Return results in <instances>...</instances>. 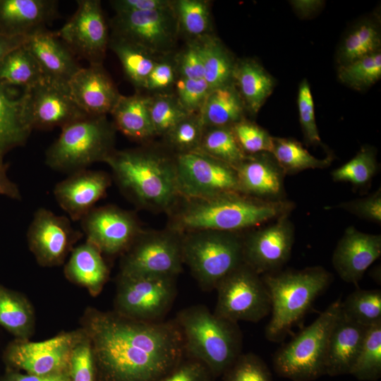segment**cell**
<instances>
[{"label": "cell", "mask_w": 381, "mask_h": 381, "mask_svg": "<svg viewBox=\"0 0 381 381\" xmlns=\"http://www.w3.org/2000/svg\"><path fill=\"white\" fill-rule=\"evenodd\" d=\"M111 4L116 13H123L167 8L174 3L167 0H115Z\"/></svg>", "instance_id": "obj_54"}, {"label": "cell", "mask_w": 381, "mask_h": 381, "mask_svg": "<svg viewBox=\"0 0 381 381\" xmlns=\"http://www.w3.org/2000/svg\"><path fill=\"white\" fill-rule=\"evenodd\" d=\"M24 90L0 83V162L12 149L25 145L31 132L25 113Z\"/></svg>", "instance_id": "obj_27"}, {"label": "cell", "mask_w": 381, "mask_h": 381, "mask_svg": "<svg viewBox=\"0 0 381 381\" xmlns=\"http://www.w3.org/2000/svg\"><path fill=\"white\" fill-rule=\"evenodd\" d=\"M56 32L75 56L102 64L110 36L100 1L78 0L73 15Z\"/></svg>", "instance_id": "obj_15"}, {"label": "cell", "mask_w": 381, "mask_h": 381, "mask_svg": "<svg viewBox=\"0 0 381 381\" xmlns=\"http://www.w3.org/2000/svg\"><path fill=\"white\" fill-rule=\"evenodd\" d=\"M297 103L299 121L306 141L314 145L320 144L321 139L316 124L313 98L306 79H303L299 85Z\"/></svg>", "instance_id": "obj_49"}, {"label": "cell", "mask_w": 381, "mask_h": 381, "mask_svg": "<svg viewBox=\"0 0 381 381\" xmlns=\"http://www.w3.org/2000/svg\"><path fill=\"white\" fill-rule=\"evenodd\" d=\"M362 381L381 377V322L368 327L363 346L350 372Z\"/></svg>", "instance_id": "obj_40"}, {"label": "cell", "mask_w": 381, "mask_h": 381, "mask_svg": "<svg viewBox=\"0 0 381 381\" xmlns=\"http://www.w3.org/2000/svg\"><path fill=\"white\" fill-rule=\"evenodd\" d=\"M96 381H157L185 356L174 320L145 322L115 311L87 310Z\"/></svg>", "instance_id": "obj_1"}, {"label": "cell", "mask_w": 381, "mask_h": 381, "mask_svg": "<svg viewBox=\"0 0 381 381\" xmlns=\"http://www.w3.org/2000/svg\"><path fill=\"white\" fill-rule=\"evenodd\" d=\"M179 26L188 35L201 38L206 36L210 27V13L207 1L179 0L174 4Z\"/></svg>", "instance_id": "obj_44"}, {"label": "cell", "mask_w": 381, "mask_h": 381, "mask_svg": "<svg viewBox=\"0 0 381 381\" xmlns=\"http://www.w3.org/2000/svg\"><path fill=\"white\" fill-rule=\"evenodd\" d=\"M204 127L198 114H190L176 125L165 136L178 154L198 150Z\"/></svg>", "instance_id": "obj_45"}, {"label": "cell", "mask_w": 381, "mask_h": 381, "mask_svg": "<svg viewBox=\"0 0 381 381\" xmlns=\"http://www.w3.org/2000/svg\"><path fill=\"white\" fill-rule=\"evenodd\" d=\"M207 368L201 362L187 356L183 358L157 381H212Z\"/></svg>", "instance_id": "obj_51"}, {"label": "cell", "mask_w": 381, "mask_h": 381, "mask_svg": "<svg viewBox=\"0 0 381 381\" xmlns=\"http://www.w3.org/2000/svg\"><path fill=\"white\" fill-rule=\"evenodd\" d=\"M64 272L71 281L99 294L109 277V269L102 253L90 242L73 248Z\"/></svg>", "instance_id": "obj_28"}, {"label": "cell", "mask_w": 381, "mask_h": 381, "mask_svg": "<svg viewBox=\"0 0 381 381\" xmlns=\"http://www.w3.org/2000/svg\"><path fill=\"white\" fill-rule=\"evenodd\" d=\"M231 127L246 155L271 152L272 136L261 126L243 118Z\"/></svg>", "instance_id": "obj_46"}, {"label": "cell", "mask_w": 381, "mask_h": 381, "mask_svg": "<svg viewBox=\"0 0 381 381\" xmlns=\"http://www.w3.org/2000/svg\"><path fill=\"white\" fill-rule=\"evenodd\" d=\"M381 78V52L358 59L339 66L338 78L347 86L357 90L368 88Z\"/></svg>", "instance_id": "obj_42"}, {"label": "cell", "mask_w": 381, "mask_h": 381, "mask_svg": "<svg viewBox=\"0 0 381 381\" xmlns=\"http://www.w3.org/2000/svg\"><path fill=\"white\" fill-rule=\"evenodd\" d=\"M181 234L142 231L121 255L119 274L128 277H174L183 270Z\"/></svg>", "instance_id": "obj_9"}, {"label": "cell", "mask_w": 381, "mask_h": 381, "mask_svg": "<svg viewBox=\"0 0 381 381\" xmlns=\"http://www.w3.org/2000/svg\"><path fill=\"white\" fill-rule=\"evenodd\" d=\"M34 312L19 293L0 284V326L18 339H28L33 332Z\"/></svg>", "instance_id": "obj_33"}, {"label": "cell", "mask_w": 381, "mask_h": 381, "mask_svg": "<svg viewBox=\"0 0 381 381\" xmlns=\"http://www.w3.org/2000/svg\"><path fill=\"white\" fill-rule=\"evenodd\" d=\"M8 168V163L4 162H0V195L20 200L21 194L19 188L8 176L7 171Z\"/></svg>", "instance_id": "obj_57"}, {"label": "cell", "mask_w": 381, "mask_h": 381, "mask_svg": "<svg viewBox=\"0 0 381 381\" xmlns=\"http://www.w3.org/2000/svg\"><path fill=\"white\" fill-rule=\"evenodd\" d=\"M340 314L357 324L370 327L381 322V291L358 289L341 302Z\"/></svg>", "instance_id": "obj_39"}, {"label": "cell", "mask_w": 381, "mask_h": 381, "mask_svg": "<svg viewBox=\"0 0 381 381\" xmlns=\"http://www.w3.org/2000/svg\"><path fill=\"white\" fill-rule=\"evenodd\" d=\"M28 37H8L0 35V61L11 51L23 45Z\"/></svg>", "instance_id": "obj_58"}, {"label": "cell", "mask_w": 381, "mask_h": 381, "mask_svg": "<svg viewBox=\"0 0 381 381\" xmlns=\"http://www.w3.org/2000/svg\"><path fill=\"white\" fill-rule=\"evenodd\" d=\"M269 292L272 316L265 335L279 342L291 332L332 282V275L321 266L262 274Z\"/></svg>", "instance_id": "obj_5"}, {"label": "cell", "mask_w": 381, "mask_h": 381, "mask_svg": "<svg viewBox=\"0 0 381 381\" xmlns=\"http://www.w3.org/2000/svg\"><path fill=\"white\" fill-rule=\"evenodd\" d=\"M116 129L127 137L145 140L155 134L148 110V97L138 94L121 95L111 112Z\"/></svg>", "instance_id": "obj_31"}, {"label": "cell", "mask_w": 381, "mask_h": 381, "mask_svg": "<svg viewBox=\"0 0 381 381\" xmlns=\"http://www.w3.org/2000/svg\"><path fill=\"white\" fill-rule=\"evenodd\" d=\"M181 235L183 265L204 291L215 289L222 279L243 263L241 233L204 230Z\"/></svg>", "instance_id": "obj_7"}, {"label": "cell", "mask_w": 381, "mask_h": 381, "mask_svg": "<svg viewBox=\"0 0 381 381\" xmlns=\"http://www.w3.org/2000/svg\"><path fill=\"white\" fill-rule=\"evenodd\" d=\"M44 78L41 69L24 44L7 54L0 61V83L28 88Z\"/></svg>", "instance_id": "obj_35"}, {"label": "cell", "mask_w": 381, "mask_h": 381, "mask_svg": "<svg viewBox=\"0 0 381 381\" xmlns=\"http://www.w3.org/2000/svg\"><path fill=\"white\" fill-rule=\"evenodd\" d=\"M368 327L353 322L340 314L329 336L325 375L349 374L363 346Z\"/></svg>", "instance_id": "obj_26"}, {"label": "cell", "mask_w": 381, "mask_h": 381, "mask_svg": "<svg viewBox=\"0 0 381 381\" xmlns=\"http://www.w3.org/2000/svg\"><path fill=\"white\" fill-rule=\"evenodd\" d=\"M195 42L203 63L204 79L211 90L233 83L236 62L222 43L207 36Z\"/></svg>", "instance_id": "obj_32"}, {"label": "cell", "mask_w": 381, "mask_h": 381, "mask_svg": "<svg viewBox=\"0 0 381 381\" xmlns=\"http://www.w3.org/2000/svg\"><path fill=\"white\" fill-rule=\"evenodd\" d=\"M176 277L119 275L114 311L145 322L163 320L177 294Z\"/></svg>", "instance_id": "obj_11"}, {"label": "cell", "mask_w": 381, "mask_h": 381, "mask_svg": "<svg viewBox=\"0 0 381 381\" xmlns=\"http://www.w3.org/2000/svg\"><path fill=\"white\" fill-rule=\"evenodd\" d=\"M222 375L223 381H273L265 363L253 353H241Z\"/></svg>", "instance_id": "obj_47"}, {"label": "cell", "mask_w": 381, "mask_h": 381, "mask_svg": "<svg viewBox=\"0 0 381 381\" xmlns=\"http://www.w3.org/2000/svg\"><path fill=\"white\" fill-rule=\"evenodd\" d=\"M381 255V236L348 227L333 252L332 266L341 279L358 285L367 269Z\"/></svg>", "instance_id": "obj_21"}, {"label": "cell", "mask_w": 381, "mask_h": 381, "mask_svg": "<svg viewBox=\"0 0 381 381\" xmlns=\"http://www.w3.org/2000/svg\"><path fill=\"white\" fill-rule=\"evenodd\" d=\"M174 320L182 335L185 354L203 363L213 377L223 375L241 353L243 337L238 323L204 305L181 310Z\"/></svg>", "instance_id": "obj_4"}, {"label": "cell", "mask_w": 381, "mask_h": 381, "mask_svg": "<svg viewBox=\"0 0 381 381\" xmlns=\"http://www.w3.org/2000/svg\"><path fill=\"white\" fill-rule=\"evenodd\" d=\"M246 109L234 83L212 90L198 113L204 128L231 126L243 119Z\"/></svg>", "instance_id": "obj_30"}, {"label": "cell", "mask_w": 381, "mask_h": 381, "mask_svg": "<svg viewBox=\"0 0 381 381\" xmlns=\"http://www.w3.org/2000/svg\"><path fill=\"white\" fill-rule=\"evenodd\" d=\"M210 91L204 78L195 80L181 77L176 81L177 99L190 114L199 113Z\"/></svg>", "instance_id": "obj_50"}, {"label": "cell", "mask_w": 381, "mask_h": 381, "mask_svg": "<svg viewBox=\"0 0 381 381\" xmlns=\"http://www.w3.org/2000/svg\"><path fill=\"white\" fill-rule=\"evenodd\" d=\"M4 381H69L68 375L58 374L52 375H37L28 373H22L18 370H9Z\"/></svg>", "instance_id": "obj_56"}, {"label": "cell", "mask_w": 381, "mask_h": 381, "mask_svg": "<svg viewBox=\"0 0 381 381\" xmlns=\"http://www.w3.org/2000/svg\"><path fill=\"white\" fill-rule=\"evenodd\" d=\"M82 335L83 330H79L41 341L17 339L6 349L5 361L12 370L28 374H68L72 351Z\"/></svg>", "instance_id": "obj_13"}, {"label": "cell", "mask_w": 381, "mask_h": 381, "mask_svg": "<svg viewBox=\"0 0 381 381\" xmlns=\"http://www.w3.org/2000/svg\"><path fill=\"white\" fill-rule=\"evenodd\" d=\"M105 162L122 193L140 208L169 212L181 198L174 159L133 149L114 150Z\"/></svg>", "instance_id": "obj_3"}, {"label": "cell", "mask_w": 381, "mask_h": 381, "mask_svg": "<svg viewBox=\"0 0 381 381\" xmlns=\"http://www.w3.org/2000/svg\"><path fill=\"white\" fill-rule=\"evenodd\" d=\"M23 90L25 117L32 130L61 128L87 116L73 99L68 85L44 78Z\"/></svg>", "instance_id": "obj_16"}, {"label": "cell", "mask_w": 381, "mask_h": 381, "mask_svg": "<svg viewBox=\"0 0 381 381\" xmlns=\"http://www.w3.org/2000/svg\"><path fill=\"white\" fill-rule=\"evenodd\" d=\"M148 110L155 135H166L176 125L190 115L177 98L169 95L148 97Z\"/></svg>", "instance_id": "obj_43"}, {"label": "cell", "mask_w": 381, "mask_h": 381, "mask_svg": "<svg viewBox=\"0 0 381 381\" xmlns=\"http://www.w3.org/2000/svg\"><path fill=\"white\" fill-rule=\"evenodd\" d=\"M110 185L105 171L86 169L68 174L55 186L53 193L70 219L80 221L106 195Z\"/></svg>", "instance_id": "obj_20"}, {"label": "cell", "mask_w": 381, "mask_h": 381, "mask_svg": "<svg viewBox=\"0 0 381 381\" xmlns=\"http://www.w3.org/2000/svg\"><path fill=\"white\" fill-rule=\"evenodd\" d=\"M174 78V68L169 63L157 62L146 80L144 88L151 90L167 88L173 83Z\"/></svg>", "instance_id": "obj_55"}, {"label": "cell", "mask_w": 381, "mask_h": 381, "mask_svg": "<svg viewBox=\"0 0 381 381\" xmlns=\"http://www.w3.org/2000/svg\"><path fill=\"white\" fill-rule=\"evenodd\" d=\"M198 150L233 167L247 155L238 145L231 126L205 128Z\"/></svg>", "instance_id": "obj_38"}, {"label": "cell", "mask_w": 381, "mask_h": 381, "mask_svg": "<svg viewBox=\"0 0 381 381\" xmlns=\"http://www.w3.org/2000/svg\"><path fill=\"white\" fill-rule=\"evenodd\" d=\"M68 375L69 381H96L92 347L83 330L82 337L72 351Z\"/></svg>", "instance_id": "obj_48"}, {"label": "cell", "mask_w": 381, "mask_h": 381, "mask_svg": "<svg viewBox=\"0 0 381 381\" xmlns=\"http://www.w3.org/2000/svg\"><path fill=\"white\" fill-rule=\"evenodd\" d=\"M234 169L241 193L265 200H281L285 174L270 152L246 155Z\"/></svg>", "instance_id": "obj_24"}, {"label": "cell", "mask_w": 381, "mask_h": 381, "mask_svg": "<svg viewBox=\"0 0 381 381\" xmlns=\"http://www.w3.org/2000/svg\"><path fill=\"white\" fill-rule=\"evenodd\" d=\"M109 47L119 58L130 81L135 87L144 88L146 80L157 63L151 54L133 44L112 36Z\"/></svg>", "instance_id": "obj_37"}, {"label": "cell", "mask_w": 381, "mask_h": 381, "mask_svg": "<svg viewBox=\"0 0 381 381\" xmlns=\"http://www.w3.org/2000/svg\"><path fill=\"white\" fill-rule=\"evenodd\" d=\"M294 226L287 215L243 236V262L260 274L275 272L289 260Z\"/></svg>", "instance_id": "obj_18"}, {"label": "cell", "mask_w": 381, "mask_h": 381, "mask_svg": "<svg viewBox=\"0 0 381 381\" xmlns=\"http://www.w3.org/2000/svg\"><path fill=\"white\" fill-rule=\"evenodd\" d=\"M68 86L74 102L90 116L111 114L121 95L102 64L82 67Z\"/></svg>", "instance_id": "obj_22"}, {"label": "cell", "mask_w": 381, "mask_h": 381, "mask_svg": "<svg viewBox=\"0 0 381 381\" xmlns=\"http://www.w3.org/2000/svg\"><path fill=\"white\" fill-rule=\"evenodd\" d=\"M24 45L37 62L44 78L68 85L82 68L56 31L42 28L28 36Z\"/></svg>", "instance_id": "obj_23"}, {"label": "cell", "mask_w": 381, "mask_h": 381, "mask_svg": "<svg viewBox=\"0 0 381 381\" xmlns=\"http://www.w3.org/2000/svg\"><path fill=\"white\" fill-rule=\"evenodd\" d=\"M214 313L238 323L258 322L271 312L269 292L261 276L244 262L217 285Z\"/></svg>", "instance_id": "obj_10"}, {"label": "cell", "mask_w": 381, "mask_h": 381, "mask_svg": "<svg viewBox=\"0 0 381 381\" xmlns=\"http://www.w3.org/2000/svg\"><path fill=\"white\" fill-rule=\"evenodd\" d=\"M110 25L112 37L133 44L150 54L168 52L179 27L174 5L163 9L116 13Z\"/></svg>", "instance_id": "obj_14"}, {"label": "cell", "mask_w": 381, "mask_h": 381, "mask_svg": "<svg viewBox=\"0 0 381 381\" xmlns=\"http://www.w3.org/2000/svg\"><path fill=\"white\" fill-rule=\"evenodd\" d=\"M174 162L181 198H207L241 192L234 167L200 150L178 154Z\"/></svg>", "instance_id": "obj_12"}, {"label": "cell", "mask_w": 381, "mask_h": 381, "mask_svg": "<svg viewBox=\"0 0 381 381\" xmlns=\"http://www.w3.org/2000/svg\"><path fill=\"white\" fill-rule=\"evenodd\" d=\"M83 233L75 229L71 219L49 210L39 208L28 227L29 248L42 266L61 264Z\"/></svg>", "instance_id": "obj_19"}, {"label": "cell", "mask_w": 381, "mask_h": 381, "mask_svg": "<svg viewBox=\"0 0 381 381\" xmlns=\"http://www.w3.org/2000/svg\"><path fill=\"white\" fill-rule=\"evenodd\" d=\"M291 2L297 13L303 17L310 16L315 13L322 4L321 1H293Z\"/></svg>", "instance_id": "obj_59"}, {"label": "cell", "mask_w": 381, "mask_h": 381, "mask_svg": "<svg viewBox=\"0 0 381 381\" xmlns=\"http://www.w3.org/2000/svg\"><path fill=\"white\" fill-rule=\"evenodd\" d=\"M341 302L338 298L332 303L313 323L275 352L276 373L291 381H313L325 375L328 338Z\"/></svg>", "instance_id": "obj_8"}, {"label": "cell", "mask_w": 381, "mask_h": 381, "mask_svg": "<svg viewBox=\"0 0 381 381\" xmlns=\"http://www.w3.org/2000/svg\"><path fill=\"white\" fill-rule=\"evenodd\" d=\"M337 207L356 217L377 224L381 223V190L362 198L343 202Z\"/></svg>", "instance_id": "obj_52"}, {"label": "cell", "mask_w": 381, "mask_h": 381, "mask_svg": "<svg viewBox=\"0 0 381 381\" xmlns=\"http://www.w3.org/2000/svg\"><path fill=\"white\" fill-rule=\"evenodd\" d=\"M377 169L375 150L363 146L357 154L346 163L332 172L334 181L349 182L355 187L368 185Z\"/></svg>", "instance_id": "obj_41"}, {"label": "cell", "mask_w": 381, "mask_h": 381, "mask_svg": "<svg viewBox=\"0 0 381 381\" xmlns=\"http://www.w3.org/2000/svg\"><path fill=\"white\" fill-rule=\"evenodd\" d=\"M61 129L45 154V163L53 170L71 174L105 162L115 150L116 129L106 116H87Z\"/></svg>", "instance_id": "obj_6"}, {"label": "cell", "mask_w": 381, "mask_h": 381, "mask_svg": "<svg viewBox=\"0 0 381 381\" xmlns=\"http://www.w3.org/2000/svg\"><path fill=\"white\" fill-rule=\"evenodd\" d=\"M55 0H0V35L28 37L58 17Z\"/></svg>", "instance_id": "obj_25"}, {"label": "cell", "mask_w": 381, "mask_h": 381, "mask_svg": "<svg viewBox=\"0 0 381 381\" xmlns=\"http://www.w3.org/2000/svg\"><path fill=\"white\" fill-rule=\"evenodd\" d=\"M293 208L294 203L288 200H265L241 192L181 198L169 212L168 229L179 234L204 230L241 233L287 215Z\"/></svg>", "instance_id": "obj_2"}, {"label": "cell", "mask_w": 381, "mask_h": 381, "mask_svg": "<svg viewBox=\"0 0 381 381\" xmlns=\"http://www.w3.org/2000/svg\"><path fill=\"white\" fill-rule=\"evenodd\" d=\"M270 153L285 174H292L309 169H323L332 159H319L311 155L303 145L293 138L273 137Z\"/></svg>", "instance_id": "obj_36"}, {"label": "cell", "mask_w": 381, "mask_h": 381, "mask_svg": "<svg viewBox=\"0 0 381 381\" xmlns=\"http://www.w3.org/2000/svg\"><path fill=\"white\" fill-rule=\"evenodd\" d=\"M176 65L181 78L195 80L204 78L203 63L196 42L190 43L180 53Z\"/></svg>", "instance_id": "obj_53"}, {"label": "cell", "mask_w": 381, "mask_h": 381, "mask_svg": "<svg viewBox=\"0 0 381 381\" xmlns=\"http://www.w3.org/2000/svg\"><path fill=\"white\" fill-rule=\"evenodd\" d=\"M234 83L246 109L257 114L275 85L272 76L256 61L246 59L236 63Z\"/></svg>", "instance_id": "obj_29"}, {"label": "cell", "mask_w": 381, "mask_h": 381, "mask_svg": "<svg viewBox=\"0 0 381 381\" xmlns=\"http://www.w3.org/2000/svg\"><path fill=\"white\" fill-rule=\"evenodd\" d=\"M80 222L86 241L107 255H122L143 231L133 212L111 205L93 207Z\"/></svg>", "instance_id": "obj_17"}, {"label": "cell", "mask_w": 381, "mask_h": 381, "mask_svg": "<svg viewBox=\"0 0 381 381\" xmlns=\"http://www.w3.org/2000/svg\"><path fill=\"white\" fill-rule=\"evenodd\" d=\"M381 35L378 22L363 20L347 32L341 42L337 60L340 66L380 51Z\"/></svg>", "instance_id": "obj_34"}]
</instances>
